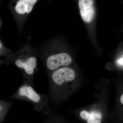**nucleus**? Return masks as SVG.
<instances>
[{
  "instance_id": "obj_8",
  "label": "nucleus",
  "mask_w": 123,
  "mask_h": 123,
  "mask_svg": "<svg viewBox=\"0 0 123 123\" xmlns=\"http://www.w3.org/2000/svg\"><path fill=\"white\" fill-rule=\"evenodd\" d=\"M102 118V115L101 113L93 111L89 112L86 120L88 123H101Z\"/></svg>"
},
{
  "instance_id": "obj_4",
  "label": "nucleus",
  "mask_w": 123,
  "mask_h": 123,
  "mask_svg": "<svg viewBox=\"0 0 123 123\" xmlns=\"http://www.w3.org/2000/svg\"><path fill=\"white\" fill-rule=\"evenodd\" d=\"M94 1L92 0H80L79 6L81 15L83 20L86 22L92 21L94 14Z\"/></svg>"
},
{
  "instance_id": "obj_9",
  "label": "nucleus",
  "mask_w": 123,
  "mask_h": 123,
  "mask_svg": "<svg viewBox=\"0 0 123 123\" xmlns=\"http://www.w3.org/2000/svg\"><path fill=\"white\" fill-rule=\"evenodd\" d=\"M89 112L86 111H83L80 113V116L82 118L86 120L88 119L89 114Z\"/></svg>"
},
{
  "instance_id": "obj_10",
  "label": "nucleus",
  "mask_w": 123,
  "mask_h": 123,
  "mask_svg": "<svg viewBox=\"0 0 123 123\" xmlns=\"http://www.w3.org/2000/svg\"><path fill=\"white\" fill-rule=\"evenodd\" d=\"M123 57H121L120 59H119L117 61V64L119 66H123Z\"/></svg>"
},
{
  "instance_id": "obj_11",
  "label": "nucleus",
  "mask_w": 123,
  "mask_h": 123,
  "mask_svg": "<svg viewBox=\"0 0 123 123\" xmlns=\"http://www.w3.org/2000/svg\"><path fill=\"white\" fill-rule=\"evenodd\" d=\"M120 102L122 104H123V95L122 94L120 98Z\"/></svg>"
},
{
  "instance_id": "obj_5",
  "label": "nucleus",
  "mask_w": 123,
  "mask_h": 123,
  "mask_svg": "<svg viewBox=\"0 0 123 123\" xmlns=\"http://www.w3.org/2000/svg\"><path fill=\"white\" fill-rule=\"evenodd\" d=\"M15 63L18 68L23 69L27 74L31 75L34 74L35 69L37 66V60L35 57H31L26 61L16 60Z\"/></svg>"
},
{
  "instance_id": "obj_12",
  "label": "nucleus",
  "mask_w": 123,
  "mask_h": 123,
  "mask_svg": "<svg viewBox=\"0 0 123 123\" xmlns=\"http://www.w3.org/2000/svg\"><path fill=\"white\" fill-rule=\"evenodd\" d=\"M1 46V45L0 43V47Z\"/></svg>"
},
{
  "instance_id": "obj_7",
  "label": "nucleus",
  "mask_w": 123,
  "mask_h": 123,
  "mask_svg": "<svg viewBox=\"0 0 123 123\" xmlns=\"http://www.w3.org/2000/svg\"><path fill=\"white\" fill-rule=\"evenodd\" d=\"M11 104L9 102L0 100V122L4 118Z\"/></svg>"
},
{
  "instance_id": "obj_6",
  "label": "nucleus",
  "mask_w": 123,
  "mask_h": 123,
  "mask_svg": "<svg viewBox=\"0 0 123 123\" xmlns=\"http://www.w3.org/2000/svg\"><path fill=\"white\" fill-rule=\"evenodd\" d=\"M37 0H20L17 3L15 10L20 14L29 13L32 11Z\"/></svg>"
},
{
  "instance_id": "obj_2",
  "label": "nucleus",
  "mask_w": 123,
  "mask_h": 123,
  "mask_svg": "<svg viewBox=\"0 0 123 123\" xmlns=\"http://www.w3.org/2000/svg\"><path fill=\"white\" fill-rule=\"evenodd\" d=\"M72 62V57L66 53H60L50 56L46 62L48 68L51 70H56L61 66H67Z\"/></svg>"
},
{
  "instance_id": "obj_1",
  "label": "nucleus",
  "mask_w": 123,
  "mask_h": 123,
  "mask_svg": "<svg viewBox=\"0 0 123 123\" xmlns=\"http://www.w3.org/2000/svg\"><path fill=\"white\" fill-rule=\"evenodd\" d=\"M31 84H23L10 98L30 102L33 104L35 109L39 111L43 105V98L42 95L36 92Z\"/></svg>"
},
{
  "instance_id": "obj_3",
  "label": "nucleus",
  "mask_w": 123,
  "mask_h": 123,
  "mask_svg": "<svg viewBox=\"0 0 123 123\" xmlns=\"http://www.w3.org/2000/svg\"><path fill=\"white\" fill-rule=\"evenodd\" d=\"M75 76V72L72 69L63 68L55 70L52 75V78L56 85L61 86L73 80Z\"/></svg>"
}]
</instances>
